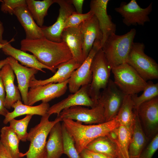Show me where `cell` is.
<instances>
[{
    "mask_svg": "<svg viewBox=\"0 0 158 158\" xmlns=\"http://www.w3.org/2000/svg\"><path fill=\"white\" fill-rule=\"evenodd\" d=\"M14 72L9 64L4 66L0 71L6 92L4 102L5 107L10 109L17 101L21 100V97L18 87L14 84L15 75Z\"/></svg>",
    "mask_w": 158,
    "mask_h": 158,
    "instance_id": "cell-22",
    "label": "cell"
},
{
    "mask_svg": "<svg viewBox=\"0 0 158 158\" xmlns=\"http://www.w3.org/2000/svg\"><path fill=\"white\" fill-rule=\"evenodd\" d=\"M80 158H92L86 151L85 149L83 150L80 153Z\"/></svg>",
    "mask_w": 158,
    "mask_h": 158,
    "instance_id": "cell-44",
    "label": "cell"
},
{
    "mask_svg": "<svg viewBox=\"0 0 158 158\" xmlns=\"http://www.w3.org/2000/svg\"><path fill=\"white\" fill-rule=\"evenodd\" d=\"M5 91L1 78L0 75V98L4 102L5 98Z\"/></svg>",
    "mask_w": 158,
    "mask_h": 158,
    "instance_id": "cell-41",
    "label": "cell"
},
{
    "mask_svg": "<svg viewBox=\"0 0 158 158\" xmlns=\"http://www.w3.org/2000/svg\"><path fill=\"white\" fill-rule=\"evenodd\" d=\"M152 5L151 2L147 7L142 8L136 0H131L128 3L122 2L114 10L122 17L123 22L126 25L143 26L150 21L149 15L152 11Z\"/></svg>",
    "mask_w": 158,
    "mask_h": 158,
    "instance_id": "cell-9",
    "label": "cell"
},
{
    "mask_svg": "<svg viewBox=\"0 0 158 158\" xmlns=\"http://www.w3.org/2000/svg\"><path fill=\"white\" fill-rule=\"evenodd\" d=\"M101 41L99 40H95L86 59L79 67L72 72L68 83L71 93H74L82 86L90 84L92 80L91 65L95 54L101 48Z\"/></svg>",
    "mask_w": 158,
    "mask_h": 158,
    "instance_id": "cell-10",
    "label": "cell"
},
{
    "mask_svg": "<svg viewBox=\"0 0 158 158\" xmlns=\"http://www.w3.org/2000/svg\"><path fill=\"white\" fill-rule=\"evenodd\" d=\"M47 113L42 116L40 123L32 128L29 132L27 140L30 143L28 150L22 154V157L26 158H46V145L47 138L52 127L56 123L62 121L59 116L50 121Z\"/></svg>",
    "mask_w": 158,
    "mask_h": 158,
    "instance_id": "cell-4",
    "label": "cell"
},
{
    "mask_svg": "<svg viewBox=\"0 0 158 158\" xmlns=\"http://www.w3.org/2000/svg\"><path fill=\"white\" fill-rule=\"evenodd\" d=\"M0 158H13L6 149L0 142Z\"/></svg>",
    "mask_w": 158,
    "mask_h": 158,
    "instance_id": "cell-39",
    "label": "cell"
},
{
    "mask_svg": "<svg viewBox=\"0 0 158 158\" xmlns=\"http://www.w3.org/2000/svg\"><path fill=\"white\" fill-rule=\"evenodd\" d=\"M10 42L3 39L0 40V43L4 45L1 49L5 54L12 57L19 61L22 65L27 67L35 68L44 73L46 72L43 70V68L47 69L53 73L56 72L51 68L41 63L33 55L14 47Z\"/></svg>",
    "mask_w": 158,
    "mask_h": 158,
    "instance_id": "cell-19",
    "label": "cell"
},
{
    "mask_svg": "<svg viewBox=\"0 0 158 158\" xmlns=\"http://www.w3.org/2000/svg\"><path fill=\"white\" fill-rule=\"evenodd\" d=\"M143 93L140 96L137 94L131 96L134 102V109L143 103L151 100L158 96V83H154L150 81L147 82Z\"/></svg>",
    "mask_w": 158,
    "mask_h": 158,
    "instance_id": "cell-32",
    "label": "cell"
},
{
    "mask_svg": "<svg viewBox=\"0 0 158 158\" xmlns=\"http://www.w3.org/2000/svg\"><path fill=\"white\" fill-rule=\"evenodd\" d=\"M4 28L2 23L0 21V39L3 38V34L4 32ZM4 44L0 43V49L4 46Z\"/></svg>",
    "mask_w": 158,
    "mask_h": 158,
    "instance_id": "cell-43",
    "label": "cell"
},
{
    "mask_svg": "<svg viewBox=\"0 0 158 158\" xmlns=\"http://www.w3.org/2000/svg\"><path fill=\"white\" fill-rule=\"evenodd\" d=\"M158 149V134L157 133L146 147L143 150L138 158H152Z\"/></svg>",
    "mask_w": 158,
    "mask_h": 158,
    "instance_id": "cell-37",
    "label": "cell"
},
{
    "mask_svg": "<svg viewBox=\"0 0 158 158\" xmlns=\"http://www.w3.org/2000/svg\"><path fill=\"white\" fill-rule=\"evenodd\" d=\"M83 37V53L85 60L96 40L102 41L103 35L98 20L94 15L80 24Z\"/></svg>",
    "mask_w": 158,
    "mask_h": 158,
    "instance_id": "cell-18",
    "label": "cell"
},
{
    "mask_svg": "<svg viewBox=\"0 0 158 158\" xmlns=\"http://www.w3.org/2000/svg\"><path fill=\"white\" fill-rule=\"evenodd\" d=\"M62 121L73 138L79 154L90 142L99 137L107 135L120 126L116 117L103 123L90 125H83L81 122L71 119H63Z\"/></svg>",
    "mask_w": 158,
    "mask_h": 158,
    "instance_id": "cell-2",
    "label": "cell"
},
{
    "mask_svg": "<svg viewBox=\"0 0 158 158\" xmlns=\"http://www.w3.org/2000/svg\"><path fill=\"white\" fill-rule=\"evenodd\" d=\"M61 128L63 154H66L68 158H80L79 154L75 147L73 138L63 123L61 124Z\"/></svg>",
    "mask_w": 158,
    "mask_h": 158,
    "instance_id": "cell-33",
    "label": "cell"
},
{
    "mask_svg": "<svg viewBox=\"0 0 158 158\" xmlns=\"http://www.w3.org/2000/svg\"><path fill=\"white\" fill-rule=\"evenodd\" d=\"M136 33L133 28L123 35L114 34L108 37L101 48L111 69L126 63Z\"/></svg>",
    "mask_w": 158,
    "mask_h": 158,
    "instance_id": "cell-3",
    "label": "cell"
},
{
    "mask_svg": "<svg viewBox=\"0 0 158 158\" xmlns=\"http://www.w3.org/2000/svg\"><path fill=\"white\" fill-rule=\"evenodd\" d=\"M134 110L135 115L128 149L129 158H139L145 147L147 139L139 118Z\"/></svg>",
    "mask_w": 158,
    "mask_h": 158,
    "instance_id": "cell-24",
    "label": "cell"
},
{
    "mask_svg": "<svg viewBox=\"0 0 158 158\" xmlns=\"http://www.w3.org/2000/svg\"><path fill=\"white\" fill-rule=\"evenodd\" d=\"M134 102L131 95H126L116 117L120 125L132 129L135 113Z\"/></svg>",
    "mask_w": 158,
    "mask_h": 158,
    "instance_id": "cell-30",
    "label": "cell"
},
{
    "mask_svg": "<svg viewBox=\"0 0 158 158\" xmlns=\"http://www.w3.org/2000/svg\"><path fill=\"white\" fill-rule=\"evenodd\" d=\"M94 15L93 12L90 10L87 13L84 14L78 13L75 11L67 19L64 29L78 27L83 21L91 18Z\"/></svg>",
    "mask_w": 158,
    "mask_h": 158,
    "instance_id": "cell-35",
    "label": "cell"
},
{
    "mask_svg": "<svg viewBox=\"0 0 158 158\" xmlns=\"http://www.w3.org/2000/svg\"><path fill=\"white\" fill-rule=\"evenodd\" d=\"M135 110L140 120L142 121L147 135L150 137L157 134L158 129V97L143 103Z\"/></svg>",
    "mask_w": 158,
    "mask_h": 158,
    "instance_id": "cell-15",
    "label": "cell"
},
{
    "mask_svg": "<svg viewBox=\"0 0 158 158\" xmlns=\"http://www.w3.org/2000/svg\"><path fill=\"white\" fill-rule=\"evenodd\" d=\"M125 95L110 79L106 87L101 92L98 100L103 105L105 122L116 117Z\"/></svg>",
    "mask_w": 158,
    "mask_h": 158,
    "instance_id": "cell-11",
    "label": "cell"
},
{
    "mask_svg": "<svg viewBox=\"0 0 158 158\" xmlns=\"http://www.w3.org/2000/svg\"><path fill=\"white\" fill-rule=\"evenodd\" d=\"M142 42H134L126 63L133 67L145 81L158 78V65L144 52Z\"/></svg>",
    "mask_w": 158,
    "mask_h": 158,
    "instance_id": "cell-6",
    "label": "cell"
},
{
    "mask_svg": "<svg viewBox=\"0 0 158 158\" xmlns=\"http://www.w3.org/2000/svg\"><path fill=\"white\" fill-rule=\"evenodd\" d=\"M115 84L126 95H132L143 91L147 82L131 66L125 63L112 68Z\"/></svg>",
    "mask_w": 158,
    "mask_h": 158,
    "instance_id": "cell-5",
    "label": "cell"
},
{
    "mask_svg": "<svg viewBox=\"0 0 158 158\" xmlns=\"http://www.w3.org/2000/svg\"><path fill=\"white\" fill-rule=\"evenodd\" d=\"M111 69L100 48L94 56L91 65L92 80L89 94L93 100L98 101L101 90L106 87L110 79Z\"/></svg>",
    "mask_w": 158,
    "mask_h": 158,
    "instance_id": "cell-7",
    "label": "cell"
},
{
    "mask_svg": "<svg viewBox=\"0 0 158 158\" xmlns=\"http://www.w3.org/2000/svg\"><path fill=\"white\" fill-rule=\"evenodd\" d=\"M49 107L48 103L42 102L39 105L32 106L23 104L21 101L18 100L13 105L12 107L14 108V110L8 112L3 122L7 124L13 119L24 115H36L42 116L47 114Z\"/></svg>",
    "mask_w": 158,
    "mask_h": 158,
    "instance_id": "cell-25",
    "label": "cell"
},
{
    "mask_svg": "<svg viewBox=\"0 0 158 158\" xmlns=\"http://www.w3.org/2000/svg\"><path fill=\"white\" fill-rule=\"evenodd\" d=\"M0 142L13 158H21L22 153L19 149L20 140L17 135L9 126H5L1 130Z\"/></svg>",
    "mask_w": 158,
    "mask_h": 158,
    "instance_id": "cell-28",
    "label": "cell"
},
{
    "mask_svg": "<svg viewBox=\"0 0 158 158\" xmlns=\"http://www.w3.org/2000/svg\"><path fill=\"white\" fill-rule=\"evenodd\" d=\"M13 14L23 27L26 34V39L35 40L45 37L41 27L37 25L26 7L16 8Z\"/></svg>",
    "mask_w": 158,
    "mask_h": 158,
    "instance_id": "cell-23",
    "label": "cell"
},
{
    "mask_svg": "<svg viewBox=\"0 0 158 158\" xmlns=\"http://www.w3.org/2000/svg\"><path fill=\"white\" fill-rule=\"evenodd\" d=\"M132 129L120 125L117 128V137L116 143L119 158H129L128 149Z\"/></svg>",
    "mask_w": 158,
    "mask_h": 158,
    "instance_id": "cell-31",
    "label": "cell"
},
{
    "mask_svg": "<svg viewBox=\"0 0 158 158\" xmlns=\"http://www.w3.org/2000/svg\"><path fill=\"white\" fill-rule=\"evenodd\" d=\"M32 115H26L23 118L19 120L15 118L9 122V126L18 136L20 140L23 142L27 141L28 133L27 132L29 123Z\"/></svg>",
    "mask_w": 158,
    "mask_h": 158,
    "instance_id": "cell-34",
    "label": "cell"
},
{
    "mask_svg": "<svg viewBox=\"0 0 158 158\" xmlns=\"http://www.w3.org/2000/svg\"><path fill=\"white\" fill-rule=\"evenodd\" d=\"M1 10L5 13L13 15L14 10L20 7H26L25 0H1Z\"/></svg>",
    "mask_w": 158,
    "mask_h": 158,
    "instance_id": "cell-36",
    "label": "cell"
},
{
    "mask_svg": "<svg viewBox=\"0 0 158 158\" xmlns=\"http://www.w3.org/2000/svg\"><path fill=\"white\" fill-rule=\"evenodd\" d=\"M98 102L94 107L89 109L78 106L63 110L59 116L62 120L68 119L75 120L85 124H98L105 122L103 105Z\"/></svg>",
    "mask_w": 158,
    "mask_h": 158,
    "instance_id": "cell-8",
    "label": "cell"
},
{
    "mask_svg": "<svg viewBox=\"0 0 158 158\" xmlns=\"http://www.w3.org/2000/svg\"><path fill=\"white\" fill-rule=\"evenodd\" d=\"M8 59L7 58L6 59L0 60V71L2 67L5 65L8 64Z\"/></svg>",
    "mask_w": 158,
    "mask_h": 158,
    "instance_id": "cell-45",
    "label": "cell"
},
{
    "mask_svg": "<svg viewBox=\"0 0 158 158\" xmlns=\"http://www.w3.org/2000/svg\"><path fill=\"white\" fill-rule=\"evenodd\" d=\"M85 149L104 154L110 158H119L116 143L107 135L95 139L89 142Z\"/></svg>",
    "mask_w": 158,
    "mask_h": 158,
    "instance_id": "cell-27",
    "label": "cell"
},
{
    "mask_svg": "<svg viewBox=\"0 0 158 158\" xmlns=\"http://www.w3.org/2000/svg\"><path fill=\"white\" fill-rule=\"evenodd\" d=\"M86 152L92 158H110L104 154L87 150L85 149Z\"/></svg>",
    "mask_w": 158,
    "mask_h": 158,
    "instance_id": "cell-40",
    "label": "cell"
},
{
    "mask_svg": "<svg viewBox=\"0 0 158 158\" xmlns=\"http://www.w3.org/2000/svg\"><path fill=\"white\" fill-rule=\"evenodd\" d=\"M109 0H92L90 4V10L97 18L102 33L101 48L110 35L115 34L116 25L112 21L111 17L108 14L107 8Z\"/></svg>",
    "mask_w": 158,
    "mask_h": 158,
    "instance_id": "cell-16",
    "label": "cell"
},
{
    "mask_svg": "<svg viewBox=\"0 0 158 158\" xmlns=\"http://www.w3.org/2000/svg\"><path fill=\"white\" fill-rule=\"evenodd\" d=\"M83 0H70L71 2L75 8V12L79 14H82Z\"/></svg>",
    "mask_w": 158,
    "mask_h": 158,
    "instance_id": "cell-38",
    "label": "cell"
},
{
    "mask_svg": "<svg viewBox=\"0 0 158 158\" xmlns=\"http://www.w3.org/2000/svg\"><path fill=\"white\" fill-rule=\"evenodd\" d=\"M26 7L37 25L40 27H42L48 10L55 3L54 0H26Z\"/></svg>",
    "mask_w": 158,
    "mask_h": 158,
    "instance_id": "cell-29",
    "label": "cell"
},
{
    "mask_svg": "<svg viewBox=\"0 0 158 158\" xmlns=\"http://www.w3.org/2000/svg\"><path fill=\"white\" fill-rule=\"evenodd\" d=\"M81 65L73 58L69 61L60 65L55 74L49 78L44 80H37L35 76L30 81L29 87L43 85L49 83H61L68 80L72 72Z\"/></svg>",
    "mask_w": 158,
    "mask_h": 158,
    "instance_id": "cell-21",
    "label": "cell"
},
{
    "mask_svg": "<svg viewBox=\"0 0 158 158\" xmlns=\"http://www.w3.org/2000/svg\"><path fill=\"white\" fill-rule=\"evenodd\" d=\"M60 122L54 124L49 132L46 145V158H61L63 154L61 124Z\"/></svg>",
    "mask_w": 158,
    "mask_h": 158,
    "instance_id": "cell-26",
    "label": "cell"
},
{
    "mask_svg": "<svg viewBox=\"0 0 158 158\" xmlns=\"http://www.w3.org/2000/svg\"><path fill=\"white\" fill-rule=\"evenodd\" d=\"M80 24L78 27L64 29L61 33V40L68 45L73 58L82 64L85 60L83 53V40Z\"/></svg>",
    "mask_w": 158,
    "mask_h": 158,
    "instance_id": "cell-20",
    "label": "cell"
},
{
    "mask_svg": "<svg viewBox=\"0 0 158 158\" xmlns=\"http://www.w3.org/2000/svg\"><path fill=\"white\" fill-rule=\"evenodd\" d=\"M90 84L82 86L75 92L69 95L66 98L50 107L47 114L50 116L56 114L59 116L63 109L75 106H85L91 108L96 106L98 102L92 99L90 96L89 90Z\"/></svg>",
    "mask_w": 158,
    "mask_h": 158,
    "instance_id": "cell-12",
    "label": "cell"
},
{
    "mask_svg": "<svg viewBox=\"0 0 158 158\" xmlns=\"http://www.w3.org/2000/svg\"><path fill=\"white\" fill-rule=\"evenodd\" d=\"M59 6L58 16L56 22L49 26L41 27L44 37L57 42H61V35L68 18L75 11L70 0H54Z\"/></svg>",
    "mask_w": 158,
    "mask_h": 158,
    "instance_id": "cell-13",
    "label": "cell"
},
{
    "mask_svg": "<svg viewBox=\"0 0 158 158\" xmlns=\"http://www.w3.org/2000/svg\"><path fill=\"white\" fill-rule=\"evenodd\" d=\"M68 80L61 83H49L31 87L28 95V105L32 106L36 102H48L65 93L68 88Z\"/></svg>",
    "mask_w": 158,
    "mask_h": 158,
    "instance_id": "cell-14",
    "label": "cell"
},
{
    "mask_svg": "<svg viewBox=\"0 0 158 158\" xmlns=\"http://www.w3.org/2000/svg\"><path fill=\"white\" fill-rule=\"evenodd\" d=\"M7 58L8 64L16 76L18 87L22 100L24 104L28 105V95L29 82L32 78L35 76L38 71L35 68L23 66L11 57L9 56Z\"/></svg>",
    "mask_w": 158,
    "mask_h": 158,
    "instance_id": "cell-17",
    "label": "cell"
},
{
    "mask_svg": "<svg viewBox=\"0 0 158 158\" xmlns=\"http://www.w3.org/2000/svg\"><path fill=\"white\" fill-rule=\"evenodd\" d=\"M8 112L5 107L4 102L0 98V115L5 117Z\"/></svg>",
    "mask_w": 158,
    "mask_h": 158,
    "instance_id": "cell-42",
    "label": "cell"
},
{
    "mask_svg": "<svg viewBox=\"0 0 158 158\" xmlns=\"http://www.w3.org/2000/svg\"><path fill=\"white\" fill-rule=\"evenodd\" d=\"M20 50L32 53L43 64L56 71L61 64L73 58L66 44L57 42L45 37L29 40L25 38L20 42Z\"/></svg>",
    "mask_w": 158,
    "mask_h": 158,
    "instance_id": "cell-1",
    "label": "cell"
}]
</instances>
